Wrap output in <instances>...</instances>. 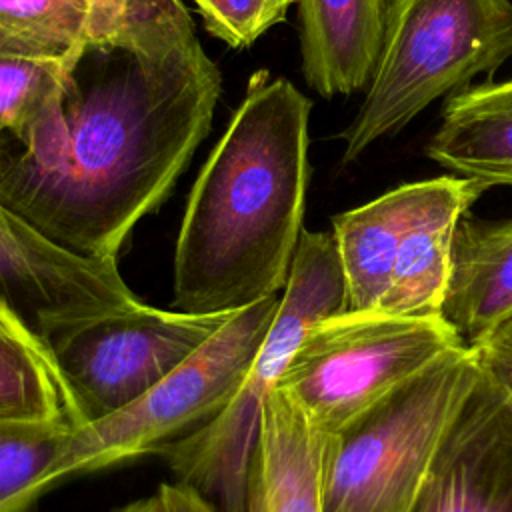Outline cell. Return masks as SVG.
I'll use <instances>...</instances> for the list:
<instances>
[{
	"label": "cell",
	"mask_w": 512,
	"mask_h": 512,
	"mask_svg": "<svg viewBox=\"0 0 512 512\" xmlns=\"http://www.w3.org/2000/svg\"><path fill=\"white\" fill-rule=\"evenodd\" d=\"M220 84L182 0H92L52 90L0 132V202L72 254L118 260L206 138Z\"/></svg>",
	"instance_id": "obj_1"
},
{
	"label": "cell",
	"mask_w": 512,
	"mask_h": 512,
	"mask_svg": "<svg viewBox=\"0 0 512 512\" xmlns=\"http://www.w3.org/2000/svg\"><path fill=\"white\" fill-rule=\"evenodd\" d=\"M312 102L260 68L206 158L174 250L176 310L236 312L282 294L304 232Z\"/></svg>",
	"instance_id": "obj_2"
},
{
	"label": "cell",
	"mask_w": 512,
	"mask_h": 512,
	"mask_svg": "<svg viewBox=\"0 0 512 512\" xmlns=\"http://www.w3.org/2000/svg\"><path fill=\"white\" fill-rule=\"evenodd\" d=\"M346 310L348 288L332 232L304 230L276 316L238 390L214 418L158 452L178 484L198 492L218 512H246L266 400L306 332Z\"/></svg>",
	"instance_id": "obj_3"
},
{
	"label": "cell",
	"mask_w": 512,
	"mask_h": 512,
	"mask_svg": "<svg viewBox=\"0 0 512 512\" xmlns=\"http://www.w3.org/2000/svg\"><path fill=\"white\" fill-rule=\"evenodd\" d=\"M512 58V0H388L384 38L364 100L340 132L342 162L406 128L442 96Z\"/></svg>",
	"instance_id": "obj_4"
},
{
	"label": "cell",
	"mask_w": 512,
	"mask_h": 512,
	"mask_svg": "<svg viewBox=\"0 0 512 512\" xmlns=\"http://www.w3.org/2000/svg\"><path fill=\"white\" fill-rule=\"evenodd\" d=\"M480 374L462 346L330 436L322 512H410Z\"/></svg>",
	"instance_id": "obj_5"
},
{
	"label": "cell",
	"mask_w": 512,
	"mask_h": 512,
	"mask_svg": "<svg viewBox=\"0 0 512 512\" xmlns=\"http://www.w3.org/2000/svg\"><path fill=\"white\" fill-rule=\"evenodd\" d=\"M462 346L442 316L346 310L306 332L276 388L336 436Z\"/></svg>",
	"instance_id": "obj_6"
},
{
	"label": "cell",
	"mask_w": 512,
	"mask_h": 512,
	"mask_svg": "<svg viewBox=\"0 0 512 512\" xmlns=\"http://www.w3.org/2000/svg\"><path fill=\"white\" fill-rule=\"evenodd\" d=\"M282 294L236 310L194 354L126 408L76 428L48 472V486L108 468L190 434L234 396L258 352Z\"/></svg>",
	"instance_id": "obj_7"
},
{
	"label": "cell",
	"mask_w": 512,
	"mask_h": 512,
	"mask_svg": "<svg viewBox=\"0 0 512 512\" xmlns=\"http://www.w3.org/2000/svg\"><path fill=\"white\" fill-rule=\"evenodd\" d=\"M232 314L162 310L140 302L52 326L42 342L82 422L90 424L144 396Z\"/></svg>",
	"instance_id": "obj_8"
},
{
	"label": "cell",
	"mask_w": 512,
	"mask_h": 512,
	"mask_svg": "<svg viewBox=\"0 0 512 512\" xmlns=\"http://www.w3.org/2000/svg\"><path fill=\"white\" fill-rule=\"evenodd\" d=\"M136 304L116 260L72 254L0 202V314L20 316L42 338L62 322Z\"/></svg>",
	"instance_id": "obj_9"
},
{
	"label": "cell",
	"mask_w": 512,
	"mask_h": 512,
	"mask_svg": "<svg viewBox=\"0 0 512 512\" xmlns=\"http://www.w3.org/2000/svg\"><path fill=\"white\" fill-rule=\"evenodd\" d=\"M410 512H512V398L484 370Z\"/></svg>",
	"instance_id": "obj_10"
},
{
	"label": "cell",
	"mask_w": 512,
	"mask_h": 512,
	"mask_svg": "<svg viewBox=\"0 0 512 512\" xmlns=\"http://www.w3.org/2000/svg\"><path fill=\"white\" fill-rule=\"evenodd\" d=\"M448 176L400 184L332 218L350 310H376L408 230L444 190Z\"/></svg>",
	"instance_id": "obj_11"
},
{
	"label": "cell",
	"mask_w": 512,
	"mask_h": 512,
	"mask_svg": "<svg viewBox=\"0 0 512 512\" xmlns=\"http://www.w3.org/2000/svg\"><path fill=\"white\" fill-rule=\"evenodd\" d=\"M330 436L278 388L266 400L246 512H322Z\"/></svg>",
	"instance_id": "obj_12"
},
{
	"label": "cell",
	"mask_w": 512,
	"mask_h": 512,
	"mask_svg": "<svg viewBox=\"0 0 512 512\" xmlns=\"http://www.w3.org/2000/svg\"><path fill=\"white\" fill-rule=\"evenodd\" d=\"M302 74L324 98L364 88L374 72L388 0H296Z\"/></svg>",
	"instance_id": "obj_13"
},
{
	"label": "cell",
	"mask_w": 512,
	"mask_h": 512,
	"mask_svg": "<svg viewBox=\"0 0 512 512\" xmlns=\"http://www.w3.org/2000/svg\"><path fill=\"white\" fill-rule=\"evenodd\" d=\"M512 312V216L456 224L442 318L472 346Z\"/></svg>",
	"instance_id": "obj_14"
},
{
	"label": "cell",
	"mask_w": 512,
	"mask_h": 512,
	"mask_svg": "<svg viewBox=\"0 0 512 512\" xmlns=\"http://www.w3.org/2000/svg\"><path fill=\"white\" fill-rule=\"evenodd\" d=\"M486 190L476 180L448 174L444 190L402 240L376 310L398 316H442L456 224Z\"/></svg>",
	"instance_id": "obj_15"
},
{
	"label": "cell",
	"mask_w": 512,
	"mask_h": 512,
	"mask_svg": "<svg viewBox=\"0 0 512 512\" xmlns=\"http://www.w3.org/2000/svg\"><path fill=\"white\" fill-rule=\"evenodd\" d=\"M426 154L450 174L484 188L512 186V78L446 98Z\"/></svg>",
	"instance_id": "obj_16"
},
{
	"label": "cell",
	"mask_w": 512,
	"mask_h": 512,
	"mask_svg": "<svg viewBox=\"0 0 512 512\" xmlns=\"http://www.w3.org/2000/svg\"><path fill=\"white\" fill-rule=\"evenodd\" d=\"M0 420L84 424L42 338L16 314H0Z\"/></svg>",
	"instance_id": "obj_17"
},
{
	"label": "cell",
	"mask_w": 512,
	"mask_h": 512,
	"mask_svg": "<svg viewBox=\"0 0 512 512\" xmlns=\"http://www.w3.org/2000/svg\"><path fill=\"white\" fill-rule=\"evenodd\" d=\"M76 428L58 420H0V512H28Z\"/></svg>",
	"instance_id": "obj_18"
},
{
	"label": "cell",
	"mask_w": 512,
	"mask_h": 512,
	"mask_svg": "<svg viewBox=\"0 0 512 512\" xmlns=\"http://www.w3.org/2000/svg\"><path fill=\"white\" fill-rule=\"evenodd\" d=\"M92 0H0V56L62 62L82 40Z\"/></svg>",
	"instance_id": "obj_19"
},
{
	"label": "cell",
	"mask_w": 512,
	"mask_h": 512,
	"mask_svg": "<svg viewBox=\"0 0 512 512\" xmlns=\"http://www.w3.org/2000/svg\"><path fill=\"white\" fill-rule=\"evenodd\" d=\"M204 28L232 48H248L264 32L286 20L296 0H192Z\"/></svg>",
	"instance_id": "obj_20"
},
{
	"label": "cell",
	"mask_w": 512,
	"mask_h": 512,
	"mask_svg": "<svg viewBox=\"0 0 512 512\" xmlns=\"http://www.w3.org/2000/svg\"><path fill=\"white\" fill-rule=\"evenodd\" d=\"M60 62L0 56V132L24 122L52 90Z\"/></svg>",
	"instance_id": "obj_21"
},
{
	"label": "cell",
	"mask_w": 512,
	"mask_h": 512,
	"mask_svg": "<svg viewBox=\"0 0 512 512\" xmlns=\"http://www.w3.org/2000/svg\"><path fill=\"white\" fill-rule=\"evenodd\" d=\"M470 348L482 370L512 398V312Z\"/></svg>",
	"instance_id": "obj_22"
},
{
	"label": "cell",
	"mask_w": 512,
	"mask_h": 512,
	"mask_svg": "<svg viewBox=\"0 0 512 512\" xmlns=\"http://www.w3.org/2000/svg\"><path fill=\"white\" fill-rule=\"evenodd\" d=\"M158 494L164 504V512H218L206 498L184 484H162Z\"/></svg>",
	"instance_id": "obj_23"
},
{
	"label": "cell",
	"mask_w": 512,
	"mask_h": 512,
	"mask_svg": "<svg viewBox=\"0 0 512 512\" xmlns=\"http://www.w3.org/2000/svg\"><path fill=\"white\" fill-rule=\"evenodd\" d=\"M118 512H164V504H162V498L160 494L156 492L154 496H148V498H142V500H136L128 506H124L122 510Z\"/></svg>",
	"instance_id": "obj_24"
}]
</instances>
